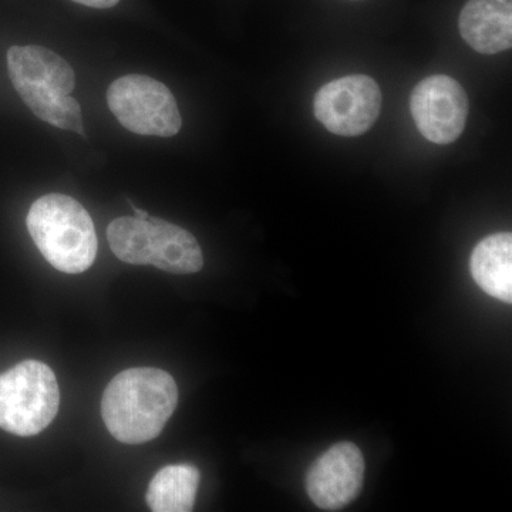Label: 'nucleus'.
<instances>
[{"label":"nucleus","instance_id":"12","mask_svg":"<svg viewBox=\"0 0 512 512\" xmlns=\"http://www.w3.org/2000/svg\"><path fill=\"white\" fill-rule=\"evenodd\" d=\"M200 485V471L190 464L161 468L148 485L147 505L154 512L192 511Z\"/></svg>","mask_w":512,"mask_h":512},{"label":"nucleus","instance_id":"8","mask_svg":"<svg viewBox=\"0 0 512 512\" xmlns=\"http://www.w3.org/2000/svg\"><path fill=\"white\" fill-rule=\"evenodd\" d=\"M468 110L466 90L446 74H434L421 80L410 97V111L421 136L441 146L460 138Z\"/></svg>","mask_w":512,"mask_h":512},{"label":"nucleus","instance_id":"1","mask_svg":"<svg viewBox=\"0 0 512 512\" xmlns=\"http://www.w3.org/2000/svg\"><path fill=\"white\" fill-rule=\"evenodd\" d=\"M177 403L178 387L170 373L136 367L111 380L101 400V416L114 439L143 444L160 436Z\"/></svg>","mask_w":512,"mask_h":512},{"label":"nucleus","instance_id":"9","mask_svg":"<svg viewBox=\"0 0 512 512\" xmlns=\"http://www.w3.org/2000/svg\"><path fill=\"white\" fill-rule=\"evenodd\" d=\"M365 458L356 444H335L315 461L306 477V490L316 507L338 511L362 490Z\"/></svg>","mask_w":512,"mask_h":512},{"label":"nucleus","instance_id":"11","mask_svg":"<svg viewBox=\"0 0 512 512\" xmlns=\"http://www.w3.org/2000/svg\"><path fill=\"white\" fill-rule=\"evenodd\" d=\"M470 271L481 289L498 301L512 302V235L498 232L478 242Z\"/></svg>","mask_w":512,"mask_h":512},{"label":"nucleus","instance_id":"5","mask_svg":"<svg viewBox=\"0 0 512 512\" xmlns=\"http://www.w3.org/2000/svg\"><path fill=\"white\" fill-rule=\"evenodd\" d=\"M60 390L53 370L25 360L0 375V429L32 437L46 429L59 412Z\"/></svg>","mask_w":512,"mask_h":512},{"label":"nucleus","instance_id":"2","mask_svg":"<svg viewBox=\"0 0 512 512\" xmlns=\"http://www.w3.org/2000/svg\"><path fill=\"white\" fill-rule=\"evenodd\" d=\"M8 72L16 92L40 120L84 134L82 107L70 94L76 84L72 66L40 46H12Z\"/></svg>","mask_w":512,"mask_h":512},{"label":"nucleus","instance_id":"4","mask_svg":"<svg viewBox=\"0 0 512 512\" xmlns=\"http://www.w3.org/2000/svg\"><path fill=\"white\" fill-rule=\"evenodd\" d=\"M107 239L113 254L130 265H153L175 275L200 272L204 256L187 229L150 217H121L111 221Z\"/></svg>","mask_w":512,"mask_h":512},{"label":"nucleus","instance_id":"10","mask_svg":"<svg viewBox=\"0 0 512 512\" xmlns=\"http://www.w3.org/2000/svg\"><path fill=\"white\" fill-rule=\"evenodd\" d=\"M458 29L471 49L497 55L512 46V0H468Z\"/></svg>","mask_w":512,"mask_h":512},{"label":"nucleus","instance_id":"3","mask_svg":"<svg viewBox=\"0 0 512 512\" xmlns=\"http://www.w3.org/2000/svg\"><path fill=\"white\" fill-rule=\"evenodd\" d=\"M33 242L47 262L64 274H82L96 261L94 222L79 201L47 194L33 202L26 218Z\"/></svg>","mask_w":512,"mask_h":512},{"label":"nucleus","instance_id":"13","mask_svg":"<svg viewBox=\"0 0 512 512\" xmlns=\"http://www.w3.org/2000/svg\"><path fill=\"white\" fill-rule=\"evenodd\" d=\"M73 2L80 3L83 6H89L94 9H109L116 6L120 0H73Z\"/></svg>","mask_w":512,"mask_h":512},{"label":"nucleus","instance_id":"7","mask_svg":"<svg viewBox=\"0 0 512 512\" xmlns=\"http://www.w3.org/2000/svg\"><path fill=\"white\" fill-rule=\"evenodd\" d=\"M382 92L366 74H350L320 87L313 100V113L326 130L336 136L365 134L379 119Z\"/></svg>","mask_w":512,"mask_h":512},{"label":"nucleus","instance_id":"6","mask_svg":"<svg viewBox=\"0 0 512 512\" xmlns=\"http://www.w3.org/2000/svg\"><path fill=\"white\" fill-rule=\"evenodd\" d=\"M107 104L121 126L138 136L174 137L183 126L171 90L143 74H127L111 83Z\"/></svg>","mask_w":512,"mask_h":512}]
</instances>
